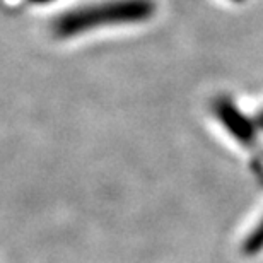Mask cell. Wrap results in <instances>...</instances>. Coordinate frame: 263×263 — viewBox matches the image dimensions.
Returning a JSON list of instances; mask_svg holds the SVG:
<instances>
[{"label": "cell", "instance_id": "cell-1", "mask_svg": "<svg viewBox=\"0 0 263 263\" xmlns=\"http://www.w3.org/2000/svg\"><path fill=\"white\" fill-rule=\"evenodd\" d=\"M154 12V0H106L67 10L53 21L51 31L57 38H72L101 26L144 23Z\"/></svg>", "mask_w": 263, "mask_h": 263}, {"label": "cell", "instance_id": "cell-2", "mask_svg": "<svg viewBox=\"0 0 263 263\" xmlns=\"http://www.w3.org/2000/svg\"><path fill=\"white\" fill-rule=\"evenodd\" d=\"M217 117H220V120L236 139H239L245 144H250L251 137H253V123L248 118H245V115H241L238 108L233 106L229 101H220L217 106Z\"/></svg>", "mask_w": 263, "mask_h": 263}, {"label": "cell", "instance_id": "cell-3", "mask_svg": "<svg viewBox=\"0 0 263 263\" xmlns=\"http://www.w3.org/2000/svg\"><path fill=\"white\" fill-rule=\"evenodd\" d=\"M29 2H33V4H46V2H50V0H29Z\"/></svg>", "mask_w": 263, "mask_h": 263}, {"label": "cell", "instance_id": "cell-4", "mask_svg": "<svg viewBox=\"0 0 263 263\" xmlns=\"http://www.w3.org/2000/svg\"><path fill=\"white\" fill-rule=\"evenodd\" d=\"M258 125H260V127L263 128V111H261V115L258 117Z\"/></svg>", "mask_w": 263, "mask_h": 263}, {"label": "cell", "instance_id": "cell-5", "mask_svg": "<svg viewBox=\"0 0 263 263\" xmlns=\"http://www.w3.org/2000/svg\"><path fill=\"white\" fill-rule=\"evenodd\" d=\"M233 2H243V0H233Z\"/></svg>", "mask_w": 263, "mask_h": 263}]
</instances>
